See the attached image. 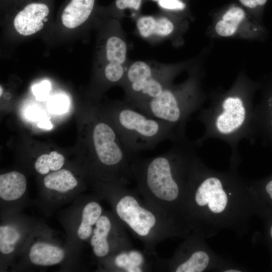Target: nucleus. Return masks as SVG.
<instances>
[{
    "instance_id": "27",
    "label": "nucleus",
    "mask_w": 272,
    "mask_h": 272,
    "mask_svg": "<svg viewBox=\"0 0 272 272\" xmlns=\"http://www.w3.org/2000/svg\"><path fill=\"white\" fill-rule=\"evenodd\" d=\"M128 254L130 259V265L128 266H133L140 267L143 263V257L138 251H131L128 253Z\"/></svg>"
},
{
    "instance_id": "22",
    "label": "nucleus",
    "mask_w": 272,
    "mask_h": 272,
    "mask_svg": "<svg viewBox=\"0 0 272 272\" xmlns=\"http://www.w3.org/2000/svg\"><path fill=\"white\" fill-rule=\"evenodd\" d=\"M69 106L67 97L62 95H56L53 97L48 103V107L50 112L61 114L66 111Z\"/></svg>"
},
{
    "instance_id": "2",
    "label": "nucleus",
    "mask_w": 272,
    "mask_h": 272,
    "mask_svg": "<svg viewBox=\"0 0 272 272\" xmlns=\"http://www.w3.org/2000/svg\"><path fill=\"white\" fill-rule=\"evenodd\" d=\"M109 117L110 124L130 156L153 149L165 140L177 143L188 140L185 133L173 124L149 117L125 101L112 107Z\"/></svg>"
},
{
    "instance_id": "4",
    "label": "nucleus",
    "mask_w": 272,
    "mask_h": 272,
    "mask_svg": "<svg viewBox=\"0 0 272 272\" xmlns=\"http://www.w3.org/2000/svg\"><path fill=\"white\" fill-rule=\"evenodd\" d=\"M181 143H173L165 153L149 160L142 171L143 178L149 190L163 200L173 201L179 194L174 170Z\"/></svg>"
},
{
    "instance_id": "25",
    "label": "nucleus",
    "mask_w": 272,
    "mask_h": 272,
    "mask_svg": "<svg viewBox=\"0 0 272 272\" xmlns=\"http://www.w3.org/2000/svg\"><path fill=\"white\" fill-rule=\"evenodd\" d=\"M142 0H116V6L119 9L131 8L138 10L141 5Z\"/></svg>"
},
{
    "instance_id": "15",
    "label": "nucleus",
    "mask_w": 272,
    "mask_h": 272,
    "mask_svg": "<svg viewBox=\"0 0 272 272\" xmlns=\"http://www.w3.org/2000/svg\"><path fill=\"white\" fill-rule=\"evenodd\" d=\"M111 229V223L105 216H101L95 224L93 235L91 239L94 254L102 257L109 252V245L107 238Z\"/></svg>"
},
{
    "instance_id": "21",
    "label": "nucleus",
    "mask_w": 272,
    "mask_h": 272,
    "mask_svg": "<svg viewBox=\"0 0 272 272\" xmlns=\"http://www.w3.org/2000/svg\"><path fill=\"white\" fill-rule=\"evenodd\" d=\"M126 74L122 64L109 62L105 66L104 75L110 82L116 83L124 80Z\"/></svg>"
},
{
    "instance_id": "24",
    "label": "nucleus",
    "mask_w": 272,
    "mask_h": 272,
    "mask_svg": "<svg viewBox=\"0 0 272 272\" xmlns=\"http://www.w3.org/2000/svg\"><path fill=\"white\" fill-rule=\"evenodd\" d=\"M159 6L164 9L173 10H182L185 4L180 0H159Z\"/></svg>"
},
{
    "instance_id": "19",
    "label": "nucleus",
    "mask_w": 272,
    "mask_h": 272,
    "mask_svg": "<svg viewBox=\"0 0 272 272\" xmlns=\"http://www.w3.org/2000/svg\"><path fill=\"white\" fill-rule=\"evenodd\" d=\"M127 53V46L125 42L117 36L110 37L106 45V56L109 62L123 64Z\"/></svg>"
},
{
    "instance_id": "10",
    "label": "nucleus",
    "mask_w": 272,
    "mask_h": 272,
    "mask_svg": "<svg viewBox=\"0 0 272 272\" xmlns=\"http://www.w3.org/2000/svg\"><path fill=\"white\" fill-rule=\"evenodd\" d=\"M94 3L95 0H71L62 12V24L69 29L81 25L91 15Z\"/></svg>"
},
{
    "instance_id": "13",
    "label": "nucleus",
    "mask_w": 272,
    "mask_h": 272,
    "mask_svg": "<svg viewBox=\"0 0 272 272\" xmlns=\"http://www.w3.org/2000/svg\"><path fill=\"white\" fill-rule=\"evenodd\" d=\"M137 27L140 35L144 38L152 35L166 37L172 34L175 29L174 23L169 19H155L152 16L140 17L137 22Z\"/></svg>"
},
{
    "instance_id": "20",
    "label": "nucleus",
    "mask_w": 272,
    "mask_h": 272,
    "mask_svg": "<svg viewBox=\"0 0 272 272\" xmlns=\"http://www.w3.org/2000/svg\"><path fill=\"white\" fill-rule=\"evenodd\" d=\"M209 257L204 251L194 252L189 258L180 264L176 269V272H201L208 266Z\"/></svg>"
},
{
    "instance_id": "28",
    "label": "nucleus",
    "mask_w": 272,
    "mask_h": 272,
    "mask_svg": "<svg viewBox=\"0 0 272 272\" xmlns=\"http://www.w3.org/2000/svg\"><path fill=\"white\" fill-rule=\"evenodd\" d=\"M245 7L254 10L264 6L267 0H239Z\"/></svg>"
},
{
    "instance_id": "5",
    "label": "nucleus",
    "mask_w": 272,
    "mask_h": 272,
    "mask_svg": "<svg viewBox=\"0 0 272 272\" xmlns=\"http://www.w3.org/2000/svg\"><path fill=\"white\" fill-rule=\"evenodd\" d=\"M208 35L217 38L261 39L265 30L260 22L249 16L241 7L233 6L215 18L208 28Z\"/></svg>"
},
{
    "instance_id": "36",
    "label": "nucleus",
    "mask_w": 272,
    "mask_h": 272,
    "mask_svg": "<svg viewBox=\"0 0 272 272\" xmlns=\"http://www.w3.org/2000/svg\"><path fill=\"white\" fill-rule=\"evenodd\" d=\"M154 1H159V0H154Z\"/></svg>"
},
{
    "instance_id": "33",
    "label": "nucleus",
    "mask_w": 272,
    "mask_h": 272,
    "mask_svg": "<svg viewBox=\"0 0 272 272\" xmlns=\"http://www.w3.org/2000/svg\"><path fill=\"white\" fill-rule=\"evenodd\" d=\"M269 236L270 238L272 239V224L270 226V229H269Z\"/></svg>"
},
{
    "instance_id": "9",
    "label": "nucleus",
    "mask_w": 272,
    "mask_h": 272,
    "mask_svg": "<svg viewBox=\"0 0 272 272\" xmlns=\"http://www.w3.org/2000/svg\"><path fill=\"white\" fill-rule=\"evenodd\" d=\"M49 13L48 6L42 3H32L27 5L16 16L14 26L21 35L29 36L39 31L46 21Z\"/></svg>"
},
{
    "instance_id": "29",
    "label": "nucleus",
    "mask_w": 272,
    "mask_h": 272,
    "mask_svg": "<svg viewBox=\"0 0 272 272\" xmlns=\"http://www.w3.org/2000/svg\"><path fill=\"white\" fill-rule=\"evenodd\" d=\"M40 112L36 108H31L27 112L28 116L33 120H36L40 116Z\"/></svg>"
},
{
    "instance_id": "17",
    "label": "nucleus",
    "mask_w": 272,
    "mask_h": 272,
    "mask_svg": "<svg viewBox=\"0 0 272 272\" xmlns=\"http://www.w3.org/2000/svg\"><path fill=\"white\" fill-rule=\"evenodd\" d=\"M64 156L56 151L40 156L34 163L36 171L40 174H48L50 171H55L60 169L64 164Z\"/></svg>"
},
{
    "instance_id": "6",
    "label": "nucleus",
    "mask_w": 272,
    "mask_h": 272,
    "mask_svg": "<svg viewBox=\"0 0 272 272\" xmlns=\"http://www.w3.org/2000/svg\"><path fill=\"white\" fill-rule=\"evenodd\" d=\"M91 132L90 143L98 162L104 166L124 170L130 156L111 125L97 121L94 123Z\"/></svg>"
},
{
    "instance_id": "32",
    "label": "nucleus",
    "mask_w": 272,
    "mask_h": 272,
    "mask_svg": "<svg viewBox=\"0 0 272 272\" xmlns=\"http://www.w3.org/2000/svg\"><path fill=\"white\" fill-rule=\"evenodd\" d=\"M224 271L225 272H240V270H238L236 269H229Z\"/></svg>"
},
{
    "instance_id": "12",
    "label": "nucleus",
    "mask_w": 272,
    "mask_h": 272,
    "mask_svg": "<svg viewBox=\"0 0 272 272\" xmlns=\"http://www.w3.org/2000/svg\"><path fill=\"white\" fill-rule=\"evenodd\" d=\"M27 188V180L22 173L11 171L0 175V197L6 201H13L22 197Z\"/></svg>"
},
{
    "instance_id": "3",
    "label": "nucleus",
    "mask_w": 272,
    "mask_h": 272,
    "mask_svg": "<svg viewBox=\"0 0 272 272\" xmlns=\"http://www.w3.org/2000/svg\"><path fill=\"white\" fill-rule=\"evenodd\" d=\"M202 77L200 72L192 73L182 83L169 85L160 95L135 109L149 117L168 122L185 133L187 120L207 98L201 86Z\"/></svg>"
},
{
    "instance_id": "18",
    "label": "nucleus",
    "mask_w": 272,
    "mask_h": 272,
    "mask_svg": "<svg viewBox=\"0 0 272 272\" xmlns=\"http://www.w3.org/2000/svg\"><path fill=\"white\" fill-rule=\"evenodd\" d=\"M19 229L14 225L0 226V251L4 254L12 253L21 239Z\"/></svg>"
},
{
    "instance_id": "26",
    "label": "nucleus",
    "mask_w": 272,
    "mask_h": 272,
    "mask_svg": "<svg viewBox=\"0 0 272 272\" xmlns=\"http://www.w3.org/2000/svg\"><path fill=\"white\" fill-rule=\"evenodd\" d=\"M115 265L124 269L130 265V259L128 253H122L117 255L115 258Z\"/></svg>"
},
{
    "instance_id": "34",
    "label": "nucleus",
    "mask_w": 272,
    "mask_h": 272,
    "mask_svg": "<svg viewBox=\"0 0 272 272\" xmlns=\"http://www.w3.org/2000/svg\"><path fill=\"white\" fill-rule=\"evenodd\" d=\"M0 89H1V94H0V95L1 96H2V94L3 93V90H2V87L1 86L0 87Z\"/></svg>"
},
{
    "instance_id": "14",
    "label": "nucleus",
    "mask_w": 272,
    "mask_h": 272,
    "mask_svg": "<svg viewBox=\"0 0 272 272\" xmlns=\"http://www.w3.org/2000/svg\"><path fill=\"white\" fill-rule=\"evenodd\" d=\"M43 184L47 189L65 193L75 188L78 185V181L69 170L59 169L45 176Z\"/></svg>"
},
{
    "instance_id": "23",
    "label": "nucleus",
    "mask_w": 272,
    "mask_h": 272,
    "mask_svg": "<svg viewBox=\"0 0 272 272\" xmlns=\"http://www.w3.org/2000/svg\"><path fill=\"white\" fill-rule=\"evenodd\" d=\"M50 88V82L45 80L34 86L32 91L37 100H45L49 95Z\"/></svg>"
},
{
    "instance_id": "1",
    "label": "nucleus",
    "mask_w": 272,
    "mask_h": 272,
    "mask_svg": "<svg viewBox=\"0 0 272 272\" xmlns=\"http://www.w3.org/2000/svg\"><path fill=\"white\" fill-rule=\"evenodd\" d=\"M255 88V83L242 70L228 90L210 94V105L197 117L205 129L201 137L194 141L198 147L208 139H217L226 142L233 155L237 154L240 142L251 138Z\"/></svg>"
},
{
    "instance_id": "11",
    "label": "nucleus",
    "mask_w": 272,
    "mask_h": 272,
    "mask_svg": "<svg viewBox=\"0 0 272 272\" xmlns=\"http://www.w3.org/2000/svg\"><path fill=\"white\" fill-rule=\"evenodd\" d=\"M64 255L62 248L48 243L38 242L30 248L29 257L35 265L50 266L60 263Z\"/></svg>"
},
{
    "instance_id": "7",
    "label": "nucleus",
    "mask_w": 272,
    "mask_h": 272,
    "mask_svg": "<svg viewBox=\"0 0 272 272\" xmlns=\"http://www.w3.org/2000/svg\"><path fill=\"white\" fill-rule=\"evenodd\" d=\"M116 211L119 217L141 236L147 235L156 223L153 214L141 207L131 196L121 198L117 203Z\"/></svg>"
},
{
    "instance_id": "31",
    "label": "nucleus",
    "mask_w": 272,
    "mask_h": 272,
    "mask_svg": "<svg viewBox=\"0 0 272 272\" xmlns=\"http://www.w3.org/2000/svg\"><path fill=\"white\" fill-rule=\"evenodd\" d=\"M265 191L268 199L272 201V179L269 180L265 186Z\"/></svg>"
},
{
    "instance_id": "30",
    "label": "nucleus",
    "mask_w": 272,
    "mask_h": 272,
    "mask_svg": "<svg viewBox=\"0 0 272 272\" xmlns=\"http://www.w3.org/2000/svg\"><path fill=\"white\" fill-rule=\"evenodd\" d=\"M38 126L41 128L46 129H51L53 126L51 122L47 118H43L40 120Z\"/></svg>"
},
{
    "instance_id": "8",
    "label": "nucleus",
    "mask_w": 272,
    "mask_h": 272,
    "mask_svg": "<svg viewBox=\"0 0 272 272\" xmlns=\"http://www.w3.org/2000/svg\"><path fill=\"white\" fill-rule=\"evenodd\" d=\"M195 200L198 206L208 205L211 212L218 214L225 209L228 197L221 180L212 176L206 178L200 183L196 191Z\"/></svg>"
},
{
    "instance_id": "35",
    "label": "nucleus",
    "mask_w": 272,
    "mask_h": 272,
    "mask_svg": "<svg viewBox=\"0 0 272 272\" xmlns=\"http://www.w3.org/2000/svg\"><path fill=\"white\" fill-rule=\"evenodd\" d=\"M269 101H272V98L269 99Z\"/></svg>"
},
{
    "instance_id": "16",
    "label": "nucleus",
    "mask_w": 272,
    "mask_h": 272,
    "mask_svg": "<svg viewBox=\"0 0 272 272\" xmlns=\"http://www.w3.org/2000/svg\"><path fill=\"white\" fill-rule=\"evenodd\" d=\"M101 214L102 208L95 201L90 202L84 207L77 232L80 239L85 240L90 237L92 233V226L96 224Z\"/></svg>"
}]
</instances>
